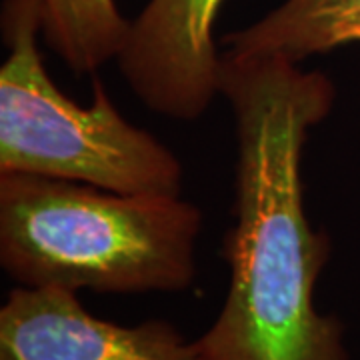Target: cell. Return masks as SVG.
Instances as JSON below:
<instances>
[{"label": "cell", "mask_w": 360, "mask_h": 360, "mask_svg": "<svg viewBox=\"0 0 360 360\" xmlns=\"http://www.w3.org/2000/svg\"><path fill=\"white\" fill-rule=\"evenodd\" d=\"M200 231V208L182 196L0 174V264L20 286L179 292L194 281Z\"/></svg>", "instance_id": "2"}, {"label": "cell", "mask_w": 360, "mask_h": 360, "mask_svg": "<svg viewBox=\"0 0 360 360\" xmlns=\"http://www.w3.org/2000/svg\"><path fill=\"white\" fill-rule=\"evenodd\" d=\"M42 37L72 72H94L122 52L130 32L115 0H39Z\"/></svg>", "instance_id": "7"}, {"label": "cell", "mask_w": 360, "mask_h": 360, "mask_svg": "<svg viewBox=\"0 0 360 360\" xmlns=\"http://www.w3.org/2000/svg\"><path fill=\"white\" fill-rule=\"evenodd\" d=\"M0 66V174H37L120 194L180 196L182 165L116 110L98 78L80 106L49 77L39 49V0H4Z\"/></svg>", "instance_id": "3"}, {"label": "cell", "mask_w": 360, "mask_h": 360, "mask_svg": "<svg viewBox=\"0 0 360 360\" xmlns=\"http://www.w3.org/2000/svg\"><path fill=\"white\" fill-rule=\"evenodd\" d=\"M224 0H146L116 58L132 92L158 115L196 120L220 94L214 22Z\"/></svg>", "instance_id": "4"}, {"label": "cell", "mask_w": 360, "mask_h": 360, "mask_svg": "<svg viewBox=\"0 0 360 360\" xmlns=\"http://www.w3.org/2000/svg\"><path fill=\"white\" fill-rule=\"evenodd\" d=\"M222 42L229 54L276 56L300 65L314 54L360 42V0H284Z\"/></svg>", "instance_id": "6"}, {"label": "cell", "mask_w": 360, "mask_h": 360, "mask_svg": "<svg viewBox=\"0 0 360 360\" xmlns=\"http://www.w3.org/2000/svg\"><path fill=\"white\" fill-rule=\"evenodd\" d=\"M0 360H200L167 321L136 326L92 316L77 292L18 286L0 309Z\"/></svg>", "instance_id": "5"}, {"label": "cell", "mask_w": 360, "mask_h": 360, "mask_svg": "<svg viewBox=\"0 0 360 360\" xmlns=\"http://www.w3.org/2000/svg\"><path fill=\"white\" fill-rule=\"evenodd\" d=\"M220 94L236 127L234 226L224 240L231 284L200 360H350L345 326L316 309L330 238L307 219L302 153L335 106L333 80L276 56L224 52Z\"/></svg>", "instance_id": "1"}]
</instances>
